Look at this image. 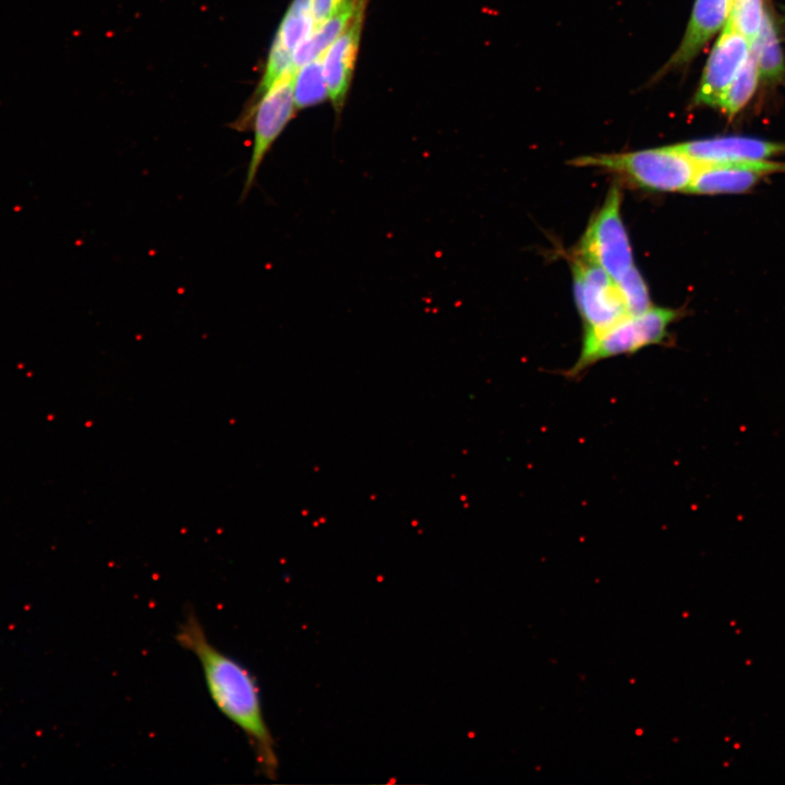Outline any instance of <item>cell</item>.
I'll use <instances>...</instances> for the list:
<instances>
[{
    "label": "cell",
    "mask_w": 785,
    "mask_h": 785,
    "mask_svg": "<svg viewBox=\"0 0 785 785\" xmlns=\"http://www.w3.org/2000/svg\"><path fill=\"white\" fill-rule=\"evenodd\" d=\"M174 637L180 647L197 659L210 699L220 713L244 734L259 772L274 778L278 760L254 675L237 659L212 643L192 607L185 609Z\"/></svg>",
    "instance_id": "6da1fadb"
},
{
    "label": "cell",
    "mask_w": 785,
    "mask_h": 785,
    "mask_svg": "<svg viewBox=\"0 0 785 785\" xmlns=\"http://www.w3.org/2000/svg\"><path fill=\"white\" fill-rule=\"evenodd\" d=\"M679 312L664 307H650L638 315H627L612 325L584 331L577 361L565 372L567 378L577 379L603 360L632 354L653 345H662Z\"/></svg>",
    "instance_id": "7a4b0ae2"
},
{
    "label": "cell",
    "mask_w": 785,
    "mask_h": 785,
    "mask_svg": "<svg viewBox=\"0 0 785 785\" xmlns=\"http://www.w3.org/2000/svg\"><path fill=\"white\" fill-rule=\"evenodd\" d=\"M571 162L604 168L627 177L641 188L661 192H687L699 167L674 146L584 156Z\"/></svg>",
    "instance_id": "3957f363"
},
{
    "label": "cell",
    "mask_w": 785,
    "mask_h": 785,
    "mask_svg": "<svg viewBox=\"0 0 785 785\" xmlns=\"http://www.w3.org/2000/svg\"><path fill=\"white\" fill-rule=\"evenodd\" d=\"M294 72L282 77L252 108L242 110L230 128L239 132L253 131L252 153L247 164L240 202L245 201L255 185L261 166L274 143L294 117Z\"/></svg>",
    "instance_id": "277c9868"
},
{
    "label": "cell",
    "mask_w": 785,
    "mask_h": 785,
    "mask_svg": "<svg viewBox=\"0 0 785 785\" xmlns=\"http://www.w3.org/2000/svg\"><path fill=\"white\" fill-rule=\"evenodd\" d=\"M620 204L621 192L614 184L588 225L577 251V254L603 268L616 282L633 266Z\"/></svg>",
    "instance_id": "5b68a950"
},
{
    "label": "cell",
    "mask_w": 785,
    "mask_h": 785,
    "mask_svg": "<svg viewBox=\"0 0 785 785\" xmlns=\"http://www.w3.org/2000/svg\"><path fill=\"white\" fill-rule=\"evenodd\" d=\"M572 274L584 331L605 328L628 315L617 282L599 265L576 253Z\"/></svg>",
    "instance_id": "8992f818"
},
{
    "label": "cell",
    "mask_w": 785,
    "mask_h": 785,
    "mask_svg": "<svg viewBox=\"0 0 785 785\" xmlns=\"http://www.w3.org/2000/svg\"><path fill=\"white\" fill-rule=\"evenodd\" d=\"M751 46L742 34L726 22L703 71L695 96L696 105L718 108L727 88L748 59Z\"/></svg>",
    "instance_id": "52a82bcc"
},
{
    "label": "cell",
    "mask_w": 785,
    "mask_h": 785,
    "mask_svg": "<svg viewBox=\"0 0 785 785\" xmlns=\"http://www.w3.org/2000/svg\"><path fill=\"white\" fill-rule=\"evenodd\" d=\"M781 172H785V162L772 160L699 165L687 192L705 195L745 193L766 176Z\"/></svg>",
    "instance_id": "ba28073f"
},
{
    "label": "cell",
    "mask_w": 785,
    "mask_h": 785,
    "mask_svg": "<svg viewBox=\"0 0 785 785\" xmlns=\"http://www.w3.org/2000/svg\"><path fill=\"white\" fill-rule=\"evenodd\" d=\"M366 0H360L357 13L343 33L326 49L323 55V71L328 90V98L339 114L350 87L358 57L364 21Z\"/></svg>",
    "instance_id": "9c48e42d"
},
{
    "label": "cell",
    "mask_w": 785,
    "mask_h": 785,
    "mask_svg": "<svg viewBox=\"0 0 785 785\" xmlns=\"http://www.w3.org/2000/svg\"><path fill=\"white\" fill-rule=\"evenodd\" d=\"M673 146L699 165L763 161L785 154V143L747 136H718Z\"/></svg>",
    "instance_id": "30bf717a"
},
{
    "label": "cell",
    "mask_w": 785,
    "mask_h": 785,
    "mask_svg": "<svg viewBox=\"0 0 785 785\" xmlns=\"http://www.w3.org/2000/svg\"><path fill=\"white\" fill-rule=\"evenodd\" d=\"M732 2L733 0H696L680 45L660 73L663 74L691 62L728 20Z\"/></svg>",
    "instance_id": "8fae6325"
},
{
    "label": "cell",
    "mask_w": 785,
    "mask_h": 785,
    "mask_svg": "<svg viewBox=\"0 0 785 785\" xmlns=\"http://www.w3.org/2000/svg\"><path fill=\"white\" fill-rule=\"evenodd\" d=\"M360 0H343L338 9L312 34L302 41L293 52L294 69L321 57L326 49L343 33L353 20Z\"/></svg>",
    "instance_id": "7c38bea8"
},
{
    "label": "cell",
    "mask_w": 785,
    "mask_h": 785,
    "mask_svg": "<svg viewBox=\"0 0 785 785\" xmlns=\"http://www.w3.org/2000/svg\"><path fill=\"white\" fill-rule=\"evenodd\" d=\"M756 55L760 76L768 81L781 78L785 71L784 57L781 49L773 19L764 13L761 29L751 46Z\"/></svg>",
    "instance_id": "4fadbf2b"
},
{
    "label": "cell",
    "mask_w": 785,
    "mask_h": 785,
    "mask_svg": "<svg viewBox=\"0 0 785 785\" xmlns=\"http://www.w3.org/2000/svg\"><path fill=\"white\" fill-rule=\"evenodd\" d=\"M328 97L323 71V56L301 65L293 76V98L297 109L322 104Z\"/></svg>",
    "instance_id": "5bb4252c"
},
{
    "label": "cell",
    "mask_w": 785,
    "mask_h": 785,
    "mask_svg": "<svg viewBox=\"0 0 785 785\" xmlns=\"http://www.w3.org/2000/svg\"><path fill=\"white\" fill-rule=\"evenodd\" d=\"M760 77L757 58L751 52L730 83L718 108L729 118L736 116L753 95Z\"/></svg>",
    "instance_id": "9a60e30c"
},
{
    "label": "cell",
    "mask_w": 785,
    "mask_h": 785,
    "mask_svg": "<svg viewBox=\"0 0 785 785\" xmlns=\"http://www.w3.org/2000/svg\"><path fill=\"white\" fill-rule=\"evenodd\" d=\"M291 72H295L293 52L289 51L279 39L275 37L261 81L243 110L252 108L282 77Z\"/></svg>",
    "instance_id": "2e32d148"
},
{
    "label": "cell",
    "mask_w": 785,
    "mask_h": 785,
    "mask_svg": "<svg viewBox=\"0 0 785 785\" xmlns=\"http://www.w3.org/2000/svg\"><path fill=\"white\" fill-rule=\"evenodd\" d=\"M764 13L763 0H733L727 23L753 44L761 29Z\"/></svg>",
    "instance_id": "e0dca14e"
},
{
    "label": "cell",
    "mask_w": 785,
    "mask_h": 785,
    "mask_svg": "<svg viewBox=\"0 0 785 785\" xmlns=\"http://www.w3.org/2000/svg\"><path fill=\"white\" fill-rule=\"evenodd\" d=\"M617 286L628 315H638L652 307L645 281L635 266L617 281Z\"/></svg>",
    "instance_id": "ac0fdd59"
},
{
    "label": "cell",
    "mask_w": 785,
    "mask_h": 785,
    "mask_svg": "<svg viewBox=\"0 0 785 785\" xmlns=\"http://www.w3.org/2000/svg\"><path fill=\"white\" fill-rule=\"evenodd\" d=\"M343 0H312L314 28L327 20Z\"/></svg>",
    "instance_id": "d6986e66"
}]
</instances>
